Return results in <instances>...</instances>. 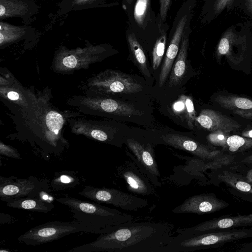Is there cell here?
Listing matches in <instances>:
<instances>
[{
    "label": "cell",
    "instance_id": "6da1fadb",
    "mask_svg": "<svg viewBox=\"0 0 252 252\" xmlns=\"http://www.w3.org/2000/svg\"><path fill=\"white\" fill-rule=\"evenodd\" d=\"M173 226L165 222H128L99 234L94 241L68 252H165Z\"/></svg>",
    "mask_w": 252,
    "mask_h": 252
},
{
    "label": "cell",
    "instance_id": "7a4b0ae2",
    "mask_svg": "<svg viewBox=\"0 0 252 252\" xmlns=\"http://www.w3.org/2000/svg\"><path fill=\"white\" fill-rule=\"evenodd\" d=\"M56 200L67 206L75 220L99 229L103 233L133 221L131 215L95 202L81 200L68 195L56 198Z\"/></svg>",
    "mask_w": 252,
    "mask_h": 252
},
{
    "label": "cell",
    "instance_id": "3957f363",
    "mask_svg": "<svg viewBox=\"0 0 252 252\" xmlns=\"http://www.w3.org/2000/svg\"><path fill=\"white\" fill-rule=\"evenodd\" d=\"M249 237H252L251 229L212 230L188 236L177 235L167 245L165 252H193Z\"/></svg>",
    "mask_w": 252,
    "mask_h": 252
},
{
    "label": "cell",
    "instance_id": "277c9868",
    "mask_svg": "<svg viewBox=\"0 0 252 252\" xmlns=\"http://www.w3.org/2000/svg\"><path fill=\"white\" fill-rule=\"evenodd\" d=\"M102 234V231L76 220L71 221H53L31 228L17 238L26 245L35 246L57 240L76 233Z\"/></svg>",
    "mask_w": 252,
    "mask_h": 252
},
{
    "label": "cell",
    "instance_id": "5b68a950",
    "mask_svg": "<svg viewBox=\"0 0 252 252\" xmlns=\"http://www.w3.org/2000/svg\"><path fill=\"white\" fill-rule=\"evenodd\" d=\"M109 50V45H94L86 39L84 47L69 49L62 45L55 52L53 68L60 72L86 68L93 63L103 60Z\"/></svg>",
    "mask_w": 252,
    "mask_h": 252
},
{
    "label": "cell",
    "instance_id": "8992f818",
    "mask_svg": "<svg viewBox=\"0 0 252 252\" xmlns=\"http://www.w3.org/2000/svg\"><path fill=\"white\" fill-rule=\"evenodd\" d=\"M68 105L76 107L80 112L91 115L142 116L143 112L133 105L106 96L86 94L74 95L67 100Z\"/></svg>",
    "mask_w": 252,
    "mask_h": 252
},
{
    "label": "cell",
    "instance_id": "52a82bcc",
    "mask_svg": "<svg viewBox=\"0 0 252 252\" xmlns=\"http://www.w3.org/2000/svg\"><path fill=\"white\" fill-rule=\"evenodd\" d=\"M86 86V94L106 96L135 93L142 90L141 84L131 76L112 69H107L90 78Z\"/></svg>",
    "mask_w": 252,
    "mask_h": 252
},
{
    "label": "cell",
    "instance_id": "ba28073f",
    "mask_svg": "<svg viewBox=\"0 0 252 252\" xmlns=\"http://www.w3.org/2000/svg\"><path fill=\"white\" fill-rule=\"evenodd\" d=\"M78 194L95 202L113 205L126 211H137L148 203L146 199L114 189L85 186Z\"/></svg>",
    "mask_w": 252,
    "mask_h": 252
},
{
    "label": "cell",
    "instance_id": "9c48e42d",
    "mask_svg": "<svg viewBox=\"0 0 252 252\" xmlns=\"http://www.w3.org/2000/svg\"><path fill=\"white\" fill-rule=\"evenodd\" d=\"M48 181L33 176L21 178L14 176H0V199L6 201L11 199L38 197L42 192L49 191Z\"/></svg>",
    "mask_w": 252,
    "mask_h": 252
},
{
    "label": "cell",
    "instance_id": "30bf717a",
    "mask_svg": "<svg viewBox=\"0 0 252 252\" xmlns=\"http://www.w3.org/2000/svg\"><path fill=\"white\" fill-rule=\"evenodd\" d=\"M252 226V214L228 216L207 220L195 226L176 230L178 235L188 236L212 230Z\"/></svg>",
    "mask_w": 252,
    "mask_h": 252
},
{
    "label": "cell",
    "instance_id": "8fae6325",
    "mask_svg": "<svg viewBox=\"0 0 252 252\" xmlns=\"http://www.w3.org/2000/svg\"><path fill=\"white\" fill-rule=\"evenodd\" d=\"M228 206L227 202L218 199L212 194H201L187 198L173 209L172 212L176 214H203L214 213Z\"/></svg>",
    "mask_w": 252,
    "mask_h": 252
},
{
    "label": "cell",
    "instance_id": "7c38bea8",
    "mask_svg": "<svg viewBox=\"0 0 252 252\" xmlns=\"http://www.w3.org/2000/svg\"><path fill=\"white\" fill-rule=\"evenodd\" d=\"M39 9L35 0H0V20L19 17L21 18L22 23L30 25Z\"/></svg>",
    "mask_w": 252,
    "mask_h": 252
},
{
    "label": "cell",
    "instance_id": "4fadbf2b",
    "mask_svg": "<svg viewBox=\"0 0 252 252\" xmlns=\"http://www.w3.org/2000/svg\"><path fill=\"white\" fill-rule=\"evenodd\" d=\"M134 162H126L118 168V173L125 180L130 191L143 195L152 194L154 189L150 179L140 171Z\"/></svg>",
    "mask_w": 252,
    "mask_h": 252
},
{
    "label": "cell",
    "instance_id": "5bb4252c",
    "mask_svg": "<svg viewBox=\"0 0 252 252\" xmlns=\"http://www.w3.org/2000/svg\"><path fill=\"white\" fill-rule=\"evenodd\" d=\"M126 145L136 157L140 167L154 185L159 186L160 173L155 158L150 147L141 144L134 139H128Z\"/></svg>",
    "mask_w": 252,
    "mask_h": 252
},
{
    "label": "cell",
    "instance_id": "9a60e30c",
    "mask_svg": "<svg viewBox=\"0 0 252 252\" xmlns=\"http://www.w3.org/2000/svg\"><path fill=\"white\" fill-rule=\"evenodd\" d=\"M40 34L35 28L29 25L15 26L2 20L0 21V48L18 41L35 39Z\"/></svg>",
    "mask_w": 252,
    "mask_h": 252
},
{
    "label": "cell",
    "instance_id": "2e32d148",
    "mask_svg": "<svg viewBox=\"0 0 252 252\" xmlns=\"http://www.w3.org/2000/svg\"><path fill=\"white\" fill-rule=\"evenodd\" d=\"M161 138L168 145L174 148L185 151L203 159H211L217 156L219 151L212 150L188 137L177 134H167Z\"/></svg>",
    "mask_w": 252,
    "mask_h": 252
},
{
    "label": "cell",
    "instance_id": "e0dca14e",
    "mask_svg": "<svg viewBox=\"0 0 252 252\" xmlns=\"http://www.w3.org/2000/svg\"><path fill=\"white\" fill-rule=\"evenodd\" d=\"M195 121L203 127L211 131L222 130L228 132L240 129L241 125L236 121L210 109L202 110Z\"/></svg>",
    "mask_w": 252,
    "mask_h": 252
},
{
    "label": "cell",
    "instance_id": "ac0fdd59",
    "mask_svg": "<svg viewBox=\"0 0 252 252\" xmlns=\"http://www.w3.org/2000/svg\"><path fill=\"white\" fill-rule=\"evenodd\" d=\"M187 21V15L182 17L180 20L168 47L159 74V85L160 87L165 83L172 69L174 60L178 54L179 45L184 32Z\"/></svg>",
    "mask_w": 252,
    "mask_h": 252
},
{
    "label": "cell",
    "instance_id": "d6986e66",
    "mask_svg": "<svg viewBox=\"0 0 252 252\" xmlns=\"http://www.w3.org/2000/svg\"><path fill=\"white\" fill-rule=\"evenodd\" d=\"M215 101L222 107L232 110L239 116L252 120V100L235 95H219Z\"/></svg>",
    "mask_w": 252,
    "mask_h": 252
},
{
    "label": "cell",
    "instance_id": "ffe728a7",
    "mask_svg": "<svg viewBox=\"0 0 252 252\" xmlns=\"http://www.w3.org/2000/svg\"><path fill=\"white\" fill-rule=\"evenodd\" d=\"M6 206L35 212L48 213L54 208L53 203L38 197L11 199L4 202Z\"/></svg>",
    "mask_w": 252,
    "mask_h": 252
},
{
    "label": "cell",
    "instance_id": "44dd1931",
    "mask_svg": "<svg viewBox=\"0 0 252 252\" xmlns=\"http://www.w3.org/2000/svg\"><path fill=\"white\" fill-rule=\"evenodd\" d=\"M189 35L184 32L180 48L169 78V84L173 86L180 83L185 75L187 68V57L189 47Z\"/></svg>",
    "mask_w": 252,
    "mask_h": 252
},
{
    "label": "cell",
    "instance_id": "7402d4cb",
    "mask_svg": "<svg viewBox=\"0 0 252 252\" xmlns=\"http://www.w3.org/2000/svg\"><path fill=\"white\" fill-rule=\"evenodd\" d=\"M80 183L79 177L73 171L64 170L55 172L49 185L55 191L73 189Z\"/></svg>",
    "mask_w": 252,
    "mask_h": 252
},
{
    "label": "cell",
    "instance_id": "603a6c76",
    "mask_svg": "<svg viewBox=\"0 0 252 252\" xmlns=\"http://www.w3.org/2000/svg\"><path fill=\"white\" fill-rule=\"evenodd\" d=\"M105 0H61L58 4V15H65L71 11L99 7Z\"/></svg>",
    "mask_w": 252,
    "mask_h": 252
},
{
    "label": "cell",
    "instance_id": "cb8c5ba5",
    "mask_svg": "<svg viewBox=\"0 0 252 252\" xmlns=\"http://www.w3.org/2000/svg\"><path fill=\"white\" fill-rule=\"evenodd\" d=\"M127 40L135 64L145 76L150 77V74L147 67L146 56L135 34L133 32L128 34Z\"/></svg>",
    "mask_w": 252,
    "mask_h": 252
},
{
    "label": "cell",
    "instance_id": "d4e9b609",
    "mask_svg": "<svg viewBox=\"0 0 252 252\" xmlns=\"http://www.w3.org/2000/svg\"><path fill=\"white\" fill-rule=\"evenodd\" d=\"M219 177L221 181L226 182L237 189L252 194V184L240 179L236 177V175L224 171L219 175Z\"/></svg>",
    "mask_w": 252,
    "mask_h": 252
},
{
    "label": "cell",
    "instance_id": "484cf974",
    "mask_svg": "<svg viewBox=\"0 0 252 252\" xmlns=\"http://www.w3.org/2000/svg\"><path fill=\"white\" fill-rule=\"evenodd\" d=\"M227 147L231 152L242 151L252 148V139L233 135L226 140Z\"/></svg>",
    "mask_w": 252,
    "mask_h": 252
},
{
    "label": "cell",
    "instance_id": "4316f807",
    "mask_svg": "<svg viewBox=\"0 0 252 252\" xmlns=\"http://www.w3.org/2000/svg\"><path fill=\"white\" fill-rule=\"evenodd\" d=\"M166 43V33L162 31L154 45L152 56V65L154 69L158 68L163 56Z\"/></svg>",
    "mask_w": 252,
    "mask_h": 252
},
{
    "label": "cell",
    "instance_id": "83f0119b",
    "mask_svg": "<svg viewBox=\"0 0 252 252\" xmlns=\"http://www.w3.org/2000/svg\"><path fill=\"white\" fill-rule=\"evenodd\" d=\"M150 0H137L134 9V18L138 26L143 27L148 18Z\"/></svg>",
    "mask_w": 252,
    "mask_h": 252
},
{
    "label": "cell",
    "instance_id": "f1b7e54d",
    "mask_svg": "<svg viewBox=\"0 0 252 252\" xmlns=\"http://www.w3.org/2000/svg\"><path fill=\"white\" fill-rule=\"evenodd\" d=\"M179 99L182 100L184 104V111L188 125L189 128H192L196 117L195 111L192 98L190 96L182 95L180 97Z\"/></svg>",
    "mask_w": 252,
    "mask_h": 252
},
{
    "label": "cell",
    "instance_id": "f546056e",
    "mask_svg": "<svg viewBox=\"0 0 252 252\" xmlns=\"http://www.w3.org/2000/svg\"><path fill=\"white\" fill-rule=\"evenodd\" d=\"M229 132L222 130L213 131L208 135L207 139L214 145L226 148V140L229 136Z\"/></svg>",
    "mask_w": 252,
    "mask_h": 252
},
{
    "label": "cell",
    "instance_id": "4dcf8cb0",
    "mask_svg": "<svg viewBox=\"0 0 252 252\" xmlns=\"http://www.w3.org/2000/svg\"><path fill=\"white\" fill-rule=\"evenodd\" d=\"M0 154L9 158L20 159V154L17 149L8 145H6L2 142L0 143Z\"/></svg>",
    "mask_w": 252,
    "mask_h": 252
},
{
    "label": "cell",
    "instance_id": "1f68e13d",
    "mask_svg": "<svg viewBox=\"0 0 252 252\" xmlns=\"http://www.w3.org/2000/svg\"><path fill=\"white\" fill-rule=\"evenodd\" d=\"M232 2V0H214L213 8L215 15L220 14Z\"/></svg>",
    "mask_w": 252,
    "mask_h": 252
},
{
    "label": "cell",
    "instance_id": "d6a6232c",
    "mask_svg": "<svg viewBox=\"0 0 252 252\" xmlns=\"http://www.w3.org/2000/svg\"><path fill=\"white\" fill-rule=\"evenodd\" d=\"M159 0V15L163 21H164L167 12L169 8L171 0Z\"/></svg>",
    "mask_w": 252,
    "mask_h": 252
},
{
    "label": "cell",
    "instance_id": "836d02e7",
    "mask_svg": "<svg viewBox=\"0 0 252 252\" xmlns=\"http://www.w3.org/2000/svg\"><path fill=\"white\" fill-rule=\"evenodd\" d=\"M6 95L7 97L11 100L17 101L20 98L19 94L15 91H9L7 93Z\"/></svg>",
    "mask_w": 252,
    "mask_h": 252
},
{
    "label": "cell",
    "instance_id": "e575fe53",
    "mask_svg": "<svg viewBox=\"0 0 252 252\" xmlns=\"http://www.w3.org/2000/svg\"><path fill=\"white\" fill-rule=\"evenodd\" d=\"M238 251L252 252V242L244 243L239 246Z\"/></svg>",
    "mask_w": 252,
    "mask_h": 252
},
{
    "label": "cell",
    "instance_id": "d590c367",
    "mask_svg": "<svg viewBox=\"0 0 252 252\" xmlns=\"http://www.w3.org/2000/svg\"><path fill=\"white\" fill-rule=\"evenodd\" d=\"M242 135L244 137L252 139V129L243 131Z\"/></svg>",
    "mask_w": 252,
    "mask_h": 252
},
{
    "label": "cell",
    "instance_id": "8d00e7d4",
    "mask_svg": "<svg viewBox=\"0 0 252 252\" xmlns=\"http://www.w3.org/2000/svg\"><path fill=\"white\" fill-rule=\"evenodd\" d=\"M246 2L249 10L252 13V0H246Z\"/></svg>",
    "mask_w": 252,
    "mask_h": 252
},
{
    "label": "cell",
    "instance_id": "74e56055",
    "mask_svg": "<svg viewBox=\"0 0 252 252\" xmlns=\"http://www.w3.org/2000/svg\"><path fill=\"white\" fill-rule=\"evenodd\" d=\"M126 1L129 3H130L131 2H132L134 0H126Z\"/></svg>",
    "mask_w": 252,
    "mask_h": 252
},
{
    "label": "cell",
    "instance_id": "f35d334b",
    "mask_svg": "<svg viewBox=\"0 0 252 252\" xmlns=\"http://www.w3.org/2000/svg\"><path fill=\"white\" fill-rule=\"evenodd\" d=\"M249 158H250V159H252V156H251V157H249Z\"/></svg>",
    "mask_w": 252,
    "mask_h": 252
}]
</instances>
